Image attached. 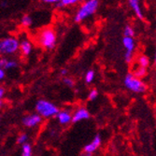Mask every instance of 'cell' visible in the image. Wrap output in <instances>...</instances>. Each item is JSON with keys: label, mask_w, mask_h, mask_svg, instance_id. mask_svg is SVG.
<instances>
[{"label": "cell", "mask_w": 156, "mask_h": 156, "mask_svg": "<svg viewBox=\"0 0 156 156\" xmlns=\"http://www.w3.org/2000/svg\"><path fill=\"white\" fill-rule=\"evenodd\" d=\"M39 44L45 49H53L56 43V35L51 28H45L38 35Z\"/></svg>", "instance_id": "3957f363"}, {"label": "cell", "mask_w": 156, "mask_h": 156, "mask_svg": "<svg viewBox=\"0 0 156 156\" xmlns=\"http://www.w3.org/2000/svg\"><path fill=\"white\" fill-rule=\"evenodd\" d=\"M41 122V117L38 114H30L27 115L23 119V123L26 127H34L37 124L40 123Z\"/></svg>", "instance_id": "ba28073f"}, {"label": "cell", "mask_w": 156, "mask_h": 156, "mask_svg": "<svg viewBox=\"0 0 156 156\" xmlns=\"http://www.w3.org/2000/svg\"><path fill=\"white\" fill-rule=\"evenodd\" d=\"M32 23H33L32 18H31L29 15H24V16L22 18V24H23V26L28 27V26H30V25L32 24Z\"/></svg>", "instance_id": "ac0fdd59"}, {"label": "cell", "mask_w": 156, "mask_h": 156, "mask_svg": "<svg viewBox=\"0 0 156 156\" xmlns=\"http://www.w3.org/2000/svg\"><path fill=\"white\" fill-rule=\"evenodd\" d=\"M1 106H2V102L0 101V108H1Z\"/></svg>", "instance_id": "f1b7e54d"}, {"label": "cell", "mask_w": 156, "mask_h": 156, "mask_svg": "<svg viewBox=\"0 0 156 156\" xmlns=\"http://www.w3.org/2000/svg\"><path fill=\"white\" fill-rule=\"evenodd\" d=\"M138 64H139V66H140L141 67L146 68V67L149 66L150 61H149V59H148L147 56L142 55V56H140V57L138 58Z\"/></svg>", "instance_id": "2e32d148"}, {"label": "cell", "mask_w": 156, "mask_h": 156, "mask_svg": "<svg viewBox=\"0 0 156 156\" xmlns=\"http://www.w3.org/2000/svg\"><path fill=\"white\" fill-rule=\"evenodd\" d=\"M4 77H5V71L2 68H0V80L4 79Z\"/></svg>", "instance_id": "d4e9b609"}, {"label": "cell", "mask_w": 156, "mask_h": 156, "mask_svg": "<svg viewBox=\"0 0 156 156\" xmlns=\"http://www.w3.org/2000/svg\"><path fill=\"white\" fill-rule=\"evenodd\" d=\"M122 43L124 48L126 49V52L124 54V58L127 63H130L132 60V56H133V51L135 49V42L133 37H124L122 38Z\"/></svg>", "instance_id": "8992f818"}, {"label": "cell", "mask_w": 156, "mask_h": 156, "mask_svg": "<svg viewBox=\"0 0 156 156\" xmlns=\"http://www.w3.org/2000/svg\"><path fill=\"white\" fill-rule=\"evenodd\" d=\"M19 48L23 55H28V54H30V52L32 51V44L29 40L23 39L19 44Z\"/></svg>", "instance_id": "8fae6325"}, {"label": "cell", "mask_w": 156, "mask_h": 156, "mask_svg": "<svg viewBox=\"0 0 156 156\" xmlns=\"http://www.w3.org/2000/svg\"><path fill=\"white\" fill-rule=\"evenodd\" d=\"M36 109L38 113V115L40 117L44 118H50L54 115H56L58 113L59 109L55 105L51 103L50 101L47 100H38L37 105H36Z\"/></svg>", "instance_id": "7a4b0ae2"}, {"label": "cell", "mask_w": 156, "mask_h": 156, "mask_svg": "<svg viewBox=\"0 0 156 156\" xmlns=\"http://www.w3.org/2000/svg\"><path fill=\"white\" fill-rule=\"evenodd\" d=\"M45 3H57V0H45Z\"/></svg>", "instance_id": "4316f807"}, {"label": "cell", "mask_w": 156, "mask_h": 156, "mask_svg": "<svg viewBox=\"0 0 156 156\" xmlns=\"http://www.w3.org/2000/svg\"><path fill=\"white\" fill-rule=\"evenodd\" d=\"M56 115H57V119H58L59 122L62 124H66L71 122V120H72V115L70 114L68 111H66V110L58 111V113Z\"/></svg>", "instance_id": "30bf717a"}, {"label": "cell", "mask_w": 156, "mask_h": 156, "mask_svg": "<svg viewBox=\"0 0 156 156\" xmlns=\"http://www.w3.org/2000/svg\"><path fill=\"white\" fill-rule=\"evenodd\" d=\"M90 118V113L85 108H80L75 111V113L72 115V122H78L82 120H87Z\"/></svg>", "instance_id": "52a82bcc"}, {"label": "cell", "mask_w": 156, "mask_h": 156, "mask_svg": "<svg viewBox=\"0 0 156 156\" xmlns=\"http://www.w3.org/2000/svg\"><path fill=\"white\" fill-rule=\"evenodd\" d=\"M66 72H67V70H66V68H64V69H62V70H61V74H62V75H66Z\"/></svg>", "instance_id": "83f0119b"}, {"label": "cell", "mask_w": 156, "mask_h": 156, "mask_svg": "<svg viewBox=\"0 0 156 156\" xmlns=\"http://www.w3.org/2000/svg\"><path fill=\"white\" fill-rule=\"evenodd\" d=\"M124 85L126 88H128L134 93H144L147 90V85L139 79L136 78L133 74H128L125 77Z\"/></svg>", "instance_id": "277c9868"}, {"label": "cell", "mask_w": 156, "mask_h": 156, "mask_svg": "<svg viewBox=\"0 0 156 156\" xmlns=\"http://www.w3.org/2000/svg\"><path fill=\"white\" fill-rule=\"evenodd\" d=\"M20 42L15 37H7L0 40V54H12L19 49Z\"/></svg>", "instance_id": "5b68a950"}, {"label": "cell", "mask_w": 156, "mask_h": 156, "mask_svg": "<svg viewBox=\"0 0 156 156\" xmlns=\"http://www.w3.org/2000/svg\"><path fill=\"white\" fill-rule=\"evenodd\" d=\"M98 5H99V2L97 0H89V1L84 2L76 14L75 22L80 23V22L83 21L84 19L88 18L89 16L93 15V14L96 11Z\"/></svg>", "instance_id": "6da1fadb"}, {"label": "cell", "mask_w": 156, "mask_h": 156, "mask_svg": "<svg viewBox=\"0 0 156 156\" xmlns=\"http://www.w3.org/2000/svg\"><path fill=\"white\" fill-rule=\"evenodd\" d=\"M94 79V72L93 70H89V71L85 75V81L87 83H91Z\"/></svg>", "instance_id": "d6986e66"}, {"label": "cell", "mask_w": 156, "mask_h": 156, "mask_svg": "<svg viewBox=\"0 0 156 156\" xmlns=\"http://www.w3.org/2000/svg\"><path fill=\"white\" fill-rule=\"evenodd\" d=\"M129 5L132 8V9L134 10V12L136 13V15L140 20H143L144 19V15H143L142 11H141L140 6H139V2L136 1V0H130V1H129Z\"/></svg>", "instance_id": "7c38bea8"}, {"label": "cell", "mask_w": 156, "mask_h": 156, "mask_svg": "<svg viewBox=\"0 0 156 156\" xmlns=\"http://www.w3.org/2000/svg\"><path fill=\"white\" fill-rule=\"evenodd\" d=\"M27 138H28V136H27L26 134H22V135L18 137L17 142H18L19 144H24V143H26Z\"/></svg>", "instance_id": "44dd1931"}, {"label": "cell", "mask_w": 156, "mask_h": 156, "mask_svg": "<svg viewBox=\"0 0 156 156\" xmlns=\"http://www.w3.org/2000/svg\"><path fill=\"white\" fill-rule=\"evenodd\" d=\"M77 3H78L77 0H60V1H57V7H66Z\"/></svg>", "instance_id": "5bb4252c"}, {"label": "cell", "mask_w": 156, "mask_h": 156, "mask_svg": "<svg viewBox=\"0 0 156 156\" xmlns=\"http://www.w3.org/2000/svg\"><path fill=\"white\" fill-rule=\"evenodd\" d=\"M123 34H124V36L126 37H134V35H135V31H134V29L131 27V26H126L125 28H124V31H123Z\"/></svg>", "instance_id": "e0dca14e"}, {"label": "cell", "mask_w": 156, "mask_h": 156, "mask_svg": "<svg viewBox=\"0 0 156 156\" xmlns=\"http://www.w3.org/2000/svg\"><path fill=\"white\" fill-rule=\"evenodd\" d=\"M64 83L66 84L67 86H69V87H73L74 86V81H73V80L69 79V78H65L64 79Z\"/></svg>", "instance_id": "603a6c76"}, {"label": "cell", "mask_w": 156, "mask_h": 156, "mask_svg": "<svg viewBox=\"0 0 156 156\" xmlns=\"http://www.w3.org/2000/svg\"><path fill=\"white\" fill-rule=\"evenodd\" d=\"M100 144H101V137H100V136H96L91 143L87 144L84 147V152L92 154L94 151H95L97 150V148H99Z\"/></svg>", "instance_id": "9c48e42d"}, {"label": "cell", "mask_w": 156, "mask_h": 156, "mask_svg": "<svg viewBox=\"0 0 156 156\" xmlns=\"http://www.w3.org/2000/svg\"><path fill=\"white\" fill-rule=\"evenodd\" d=\"M4 94H5V91H4V89H3V88H1V87H0V98H1V97H3Z\"/></svg>", "instance_id": "484cf974"}, {"label": "cell", "mask_w": 156, "mask_h": 156, "mask_svg": "<svg viewBox=\"0 0 156 156\" xmlns=\"http://www.w3.org/2000/svg\"><path fill=\"white\" fill-rule=\"evenodd\" d=\"M22 156H32V148L30 144H28V143L23 144Z\"/></svg>", "instance_id": "4fadbf2b"}, {"label": "cell", "mask_w": 156, "mask_h": 156, "mask_svg": "<svg viewBox=\"0 0 156 156\" xmlns=\"http://www.w3.org/2000/svg\"><path fill=\"white\" fill-rule=\"evenodd\" d=\"M7 63V59L5 58H2V59H0V68H4L5 67V65Z\"/></svg>", "instance_id": "cb8c5ba5"}, {"label": "cell", "mask_w": 156, "mask_h": 156, "mask_svg": "<svg viewBox=\"0 0 156 156\" xmlns=\"http://www.w3.org/2000/svg\"><path fill=\"white\" fill-rule=\"evenodd\" d=\"M146 74H147V69H146V68H144V67L139 66V67L136 70V71H135L134 76H135L136 78H137V79H139V80H140V78L144 77Z\"/></svg>", "instance_id": "9a60e30c"}, {"label": "cell", "mask_w": 156, "mask_h": 156, "mask_svg": "<svg viewBox=\"0 0 156 156\" xmlns=\"http://www.w3.org/2000/svg\"><path fill=\"white\" fill-rule=\"evenodd\" d=\"M17 66V63L15 61H12V60H7V63L5 65V67L6 69H10V68H14Z\"/></svg>", "instance_id": "ffe728a7"}, {"label": "cell", "mask_w": 156, "mask_h": 156, "mask_svg": "<svg viewBox=\"0 0 156 156\" xmlns=\"http://www.w3.org/2000/svg\"><path fill=\"white\" fill-rule=\"evenodd\" d=\"M97 95H98L97 90L93 89V90L90 92V94H89V100H94V99L97 97Z\"/></svg>", "instance_id": "7402d4cb"}]
</instances>
